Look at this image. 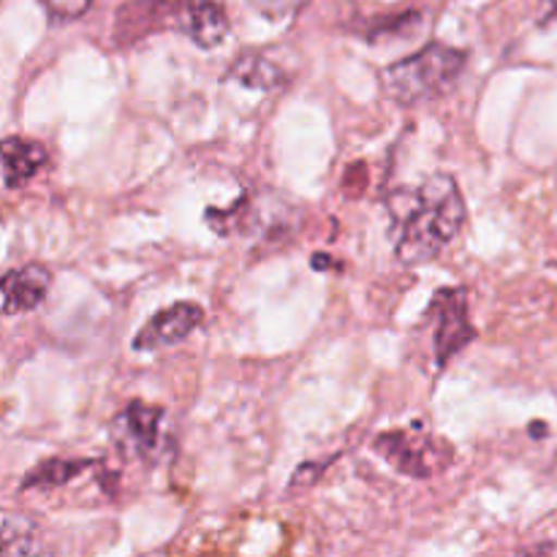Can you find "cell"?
Segmentation results:
<instances>
[{
    "label": "cell",
    "mask_w": 557,
    "mask_h": 557,
    "mask_svg": "<svg viewBox=\"0 0 557 557\" xmlns=\"http://www.w3.org/2000/svg\"><path fill=\"white\" fill-rule=\"evenodd\" d=\"M468 207L451 174L438 172L417 185L400 218L395 256L403 267H422L438 259L466 228Z\"/></svg>",
    "instance_id": "cell-1"
},
{
    "label": "cell",
    "mask_w": 557,
    "mask_h": 557,
    "mask_svg": "<svg viewBox=\"0 0 557 557\" xmlns=\"http://www.w3.org/2000/svg\"><path fill=\"white\" fill-rule=\"evenodd\" d=\"M468 65L466 49L444 41H430L408 58L395 60L384 69V87L400 107L435 101L446 96Z\"/></svg>",
    "instance_id": "cell-2"
},
{
    "label": "cell",
    "mask_w": 557,
    "mask_h": 557,
    "mask_svg": "<svg viewBox=\"0 0 557 557\" xmlns=\"http://www.w3.org/2000/svg\"><path fill=\"white\" fill-rule=\"evenodd\" d=\"M375 455L384 457L397 473L411 479H430L451 462V446L419 430H392L373 441Z\"/></svg>",
    "instance_id": "cell-3"
},
{
    "label": "cell",
    "mask_w": 557,
    "mask_h": 557,
    "mask_svg": "<svg viewBox=\"0 0 557 557\" xmlns=\"http://www.w3.org/2000/svg\"><path fill=\"white\" fill-rule=\"evenodd\" d=\"M428 319H433L435 364L444 370L479 335L471 321V310H468L466 288H438L428 305Z\"/></svg>",
    "instance_id": "cell-4"
},
{
    "label": "cell",
    "mask_w": 557,
    "mask_h": 557,
    "mask_svg": "<svg viewBox=\"0 0 557 557\" xmlns=\"http://www.w3.org/2000/svg\"><path fill=\"white\" fill-rule=\"evenodd\" d=\"M163 419H166L163 408L150 406L145 400H131L114 417L109 433L123 455L141 462H156L163 446Z\"/></svg>",
    "instance_id": "cell-5"
},
{
    "label": "cell",
    "mask_w": 557,
    "mask_h": 557,
    "mask_svg": "<svg viewBox=\"0 0 557 557\" xmlns=\"http://www.w3.org/2000/svg\"><path fill=\"white\" fill-rule=\"evenodd\" d=\"M201 324H205V308L199 302H190V299H180V302L152 313L134 335L131 348L139 354H156L163 348L180 346Z\"/></svg>",
    "instance_id": "cell-6"
},
{
    "label": "cell",
    "mask_w": 557,
    "mask_h": 557,
    "mask_svg": "<svg viewBox=\"0 0 557 557\" xmlns=\"http://www.w3.org/2000/svg\"><path fill=\"white\" fill-rule=\"evenodd\" d=\"M180 0H125L114 16V44L131 47L158 30H177Z\"/></svg>",
    "instance_id": "cell-7"
},
{
    "label": "cell",
    "mask_w": 557,
    "mask_h": 557,
    "mask_svg": "<svg viewBox=\"0 0 557 557\" xmlns=\"http://www.w3.org/2000/svg\"><path fill=\"white\" fill-rule=\"evenodd\" d=\"M49 288H52V270L47 264L30 261V264L14 267V270L5 272L3 283H0L3 315L11 319V315L20 313H33V310L44 305Z\"/></svg>",
    "instance_id": "cell-8"
},
{
    "label": "cell",
    "mask_w": 557,
    "mask_h": 557,
    "mask_svg": "<svg viewBox=\"0 0 557 557\" xmlns=\"http://www.w3.org/2000/svg\"><path fill=\"white\" fill-rule=\"evenodd\" d=\"M177 30L185 33L196 47L210 52L226 41L232 22H228L226 5L218 0H180Z\"/></svg>",
    "instance_id": "cell-9"
},
{
    "label": "cell",
    "mask_w": 557,
    "mask_h": 557,
    "mask_svg": "<svg viewBox=\"0 0 557 557\" xmlns=\"http://www.w3.org/2000/svg\"><path fill=\"white\" fill-rule=\"evenodd\" d=\"M49 163V150L44 141L27 136H5L3 139V185L5 190L25 188Z\"/></svg>",
    "instance_id": "cell-10"
},
{
    "label": "cell",
    "mask_w": 557,
    "mask_h": 557,
    "mask_svg": "<svg viewBox=\"0 0 557 557\" xmlns=\"http://www.w3.org/2000/svg\"><path fill=\"white\" fill-rule=\"evenodd\" d=\"M226 79L237 82L239 87H248V90L270 92L281 90L286 85L288 74L281 63L253 49V52H243L234 58V63L226 71Z\"/></svg>",
    "instance_id": "cell-11"
},
{
    "label": "cell",
    "mask_w": 557,
    "mask_h": 557,
    "mask_svg": "<svg viewBox=\"0 0 557 557\" xmlns=\"http://www.w3.org/2000/svg\"><path fill=\"white\" fill-rule=\"evenodd\" d=\"M92 466H96V460H87V457H49V460H41L27 471V476L20 482V493H27V490H41V493L60 490L65 484L76 482Z\"/></svg>",
    "instance_id": "cell-12"
},
{
    "label": "cell",
    "mask_w": 557,
    "mask_h": 557,
    "mask_svg": "<svg viewBox=\"0 0 557 557\" xmlns=\"http://www.w3.org/2000/svg\"><path fill=\"white\" fill-rule=\"evenodd\" d=\"M36 522H30L27 517H3V555L41 553V544L36 542Z\"/></svg>",
    "instance_id": "cell-13"
},
{
    "label": "cell",
    "mask_w": 557,
    "mask_h": 557,
    "mask_svg": "<svg viewBox=\"0 0 557 557\" xmlns=\"http://www.w3.org/2000/svg\"><path fill=\"white\" fill-rule=\"evenodd\" d=\"M52 25H69L92 9V0H38Z\"/></svg>",
    "instance_id": "cell-14"
},
{
    "label": "cell",
    "mask_w": 557,
    "mask_h": 557,
    "mask_svg": "<svg viewBox=\"0 0 557 557\" xmlns=\"http://www.w3.org/2000/svg\"><path fill=\"white\" fill-rule=\"evenodd\" d=\"M256 14L270 22H288L310 3V0H245Z\"/></svg>",
    "instance_id": "cell-15"
},
{
    "label": "cell",
    "mask_w": 557,
    "mask_h": 557,
    "mask_svg": "<svg viewBox=\"0 0 557 557\" xmlns=\"http://www.w3.org/2000/svg\"><path fill=\"white\" fill-rule=\"evenodd\" d=\"M417 20H419V11H403V14L392 16V20H381L375 27H368L364 38L379 41V38H389V33H400V36H406V33H411V25H417Z\"/></svg>",
    "instance_id": "cell-16"
},
{
    "label": "cell",
    "mask_w": 557,
    "mask_h": 557,
    "mask_svg": "<svg viewBox=\"0 0 557 557\" xmlns=\"http://www.w3.org/2000/svg\"><path fill=\"white\" fill-rule=\"evenodd\" d=\"M553 20H557V0H544L542 22L547 25V22H553Z\"/></svg>",
    "instance_id": "cell-17"
}]
</instances>
